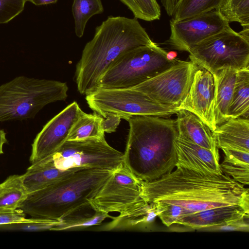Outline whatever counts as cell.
<instances>
[{"label":"cell","mask_w":249,"mask_h":249,"mask_svg":"<svg viewBox=\"0 0 249 249\" xmlns=\"http://www.w3.org/2000/svg\"><path fill=\"white\" fill-rule=\"evenodd\" d=\"M177 55L178 53L176 51H171L168 52H167L166 53V58L170 61H174L177 60Z\"/></svg>","instance_id":"obj_40"},{"label":"cell","mask_w":249,"mask_h":249,"mask_svg":"<svg viewBox=\"0 0 249 249\" xmlns=\"http://www.w3.org/2000/svg\"><path fill=\"white\" fill-rule=\"evenodd\" d=\"M90 206L74 212L59 220L55 231L83 229L99 225L107 218L112 217L108 213L93 211L90 212Z\"/></svg>","instance_id":"obj_25"},{"label":"cell","mask_w":249,"mask_h":249,"mask_svg":"<svg viewBox=\"0 0 249 249\" xmlns=\"http://www.w3.org/2000/svg\"><path fill=\"white\" fill-rule=\"evenodd\" d=\"M153 116H133L124 153V164L139 179L151 181L173 171L177 156L176 120Z\"/></svg>","instance_id":"obj_3"},{"label":"cell","mask_w":249,"mask_h":249,"mask_svg":"<svg viewBox=\"0 0 249 249\" xmlns=\"http://www.w3.org/2000/svg\"><path fill=\"white\" fill-rule=\"evenodd\" d=\"M104 10L101 0H73L72 13L76 36L81 37L89 20L95 15L102 14Z\"/></svg>","instance_id":"obj_26"},{"label":"cell","mask_w":249,"mask_h":249,"mask_svg":"<svg viewBox=\"0 0 249 249\" xmlns=\"http://www.w3.org/2000/svg\"><path fill=\"white\" fill-rule=\"evenodd\" d=\"M27 0H0V24L5 23L19 15Z\"/></svg>","instance_id":"obj_32"},{"label":"cell","mask_w":249,"mask_h":249,"mask_svg":"<svg viewBox=\"0 0 249 249\" xmlns=\"http://www.w3.org/2000/svg\"><path fill=\"white\" fill-rule=\"evenodd\" d=\"M249 66L238 71L232 99L229 106L228 119L244 117L249 119Z\"/></svg>","instance_id":"obj_22"},{"label":"cell","mask_w":249,"mask_h":249,"mask_svg":"<svg viewBox=\"0 0 249 249\" xmlns=\"http://www.w3.org/2000/svg\"><path fill=\"white\" fill-rule=\"evenodd\" d=\"M76 168L65 170L59 169L47 158L32 163L23 174V184L28 194L31 193L47 187Z\"/></svg>","instance_id":"obj_20"},{"label":"cell","mask_w":249,"mask_h":249,"mask_svg":"<svg viewBox=\"0 0 249 249\" xmlns=\"http://www.w3.org/2000/svg\"><path fill=\"white\" fill-rule=\"evenodd\" d=\"M175 145L177 156L176 167L206 174H223L220 167L218 148L208 149L178 135Z\"/></svg>","instance_id":"obj_15"},{"label":"cell","mask_w":249,"mask_h":249,"mask_svg":"<svg viewBox=\"0 0 249 249\" xmlns=\"http://www.w3.org/2000/svg\"><path fill=\"white\" fill-rule=\"evenodd\" d=\"M223 161L231 164L249 166V152L237 149L223 148Z\"/></svg>","instance_id":"obj_35"},{"label":"cell","mask_w":249,"mask_h":249,"mask_svg":"<svg viewBox=\"0 0 249 249\" xmlns=\"http://www.w3.org/2000/svg\"><path fill=\"white\" fill-rule=\"evenodd\" d=\"M218 148L249 152V120L231 118L218 125L213 131Z\"/></svg>","instance_id":"obj_19"},{"label":"cell","mask_w":249,"mask_h":249,"mask_svg":"<svg viewBox=\"0 0 249 249\" xmlns=\"http://www.w3.org/2000/svg\"><path fill=\"white\" fill-rule=\"evenodd\" d=\"M176 167L157 179L141 180V197L148 203L160 201L180 206L190 214L233 205L249 210V188L230 177Z\"/></svg>","instance_id":"obj_1"},{"label":"cell","mask_w":249,"mask_h":249,"mask_svg":"<svg viewBox=\"0 0 249 249\" xmlns=\"http://www.w3.org/2000/svg\"><path fill=\"white\" fill-rule=\"evenodd\" d=\"M249 214H246L219 225L204 228L199 230L213 231L248 232L249 231Z\"/></svg>","instance_id":"obj_31"},{"label":"cell","mask_w":249,"mask_h":249,"mask_svg":"<svg viewBox=\"0 0 249 249\" xmlns=\"http://www.w3.org/2000/svg\"><path fill=\"white\" fill-rule=\"evenodd\" d=\"M182 0H160L167 14L173 17Z\"/></svg>","instance_id":"obj_37"},{"label":"cell","mask_w":249,"mask_h":249,"mask_svg":"<svg viewBox=\"0 0 249 249\" xmlns=\"http://www.w3.org/2000/svg\"><path fill=\"white\" fill-rule=\"evenodd\" d=\"M94 112L102 116L111 113L126 120L133 116H153L168 118L179 109L161 105L144 93L133 89L99 88L86 96Z\"/></svg>","instance_id":"obj_8"},{"label":"cell","mask_w":249,"mask_h":249,"mask_svg":"<svg viewBox=\"0 0 249 249\" xmlns=\"http://www.w3.org/2000/svg\"><path fill=\"white\" fill-rule=\"evenodd\" d=\"M102 117L101 125L104 132L112 133L116 131L120 123L121 118L115 114L106 113Z\"/></svg>","instance_id":"obj_36"},{"label":"cell","mask_w":249,"mask_h":249,"mask_svg":"<svg viewBox=\"0 0 249 249\" xmlns=\"http://www.w3.org/2000/svg\"><path fill=\"white\" fill-rule=\"evenodd\" d=\"M8 141L6 138V133L3 130H0V155L3 153L2 148L5 143H7Z\"/></svg>","instance_id":"obj_38"},{"label":"cell","mask_w":249,"mask_h":249,"mask_svg":"<svg viewBox=\"0 0 249 249\" xmlns=\"http://www.w3.org/2000/svg\"><path fill=\"white\" fill-rule=\"evenodd\" d=\"M188 53L190 61L213 76L223 69L239 71L249 66V40L230 26L203 40Z\"/></svg>","instance_id":"obj_7"},{"label":"cell","mask_w":249,"mask_h":249,"mask_svg":"<svg viewBox=\"0 0 249 249\" xmlns=\"http://www.w3.org/2000/svg\"><path fill=\"white\" fill-rule=\"evenodd\" d=\"M141 180L124 163L110 176L90 201L95 212L109 213L123 212L142 199Z\"/></svg>","instance_id":"obj_11"},{"label":"cell","mask_w":249,"mask_h":249,"mask_svg":"<svg viewBox=\"0 0 249 249\" xmlns=\"http://www.w3.org/2000/svg\"><path fill=\"white\" fill-rule=\"evenodd\" d=\"M84 112L74 101L51 119L34 140L30 157L31 163L54 154L67 140L73 124Z\"/></svg>","instance_id":"obj_13"},{"label":"cell","mask_w":249,"mask_h":249,"mask_svg":"<svg viewBox=\"0 0 249 249\" xmlns=\"http://www.w3.org/2000/svg\"><path fill=\"white\" fill-rule=\"evenodd\" d=\"M159 217L166 226L177 224L178 222L190 213L180 206L163 201H155Z\"/></svg>","instance_id":"obj_30"},{"label":"cell","mask_w":249,"mask_h":249,"mask_svg":"<svg viewBox=\"0 0 249 249\" xmlns=\"http://www.w3.org/2000/svg\"><path fill=\"white\" fill-rule=\"evenodd\" d=\"M176 114L179 137L208 149L218 148L213 132L197 116L183 109H179Z\"/></svg>","instance_id":"obj_16"},{"label":"cell","mask_w":249,"mask_h":249,"mask_svg":"<svg viewBox=\"0 0 249 249\" xmlns=\"http://www.w3.org/2000/svg\"><path fill=\"white\" fill-rule=\"evenodd\" d=\"M158 216L155 204L142 198L120 213L102 229L104 231L128 230L143 228L150 225Z\"/></svg>","instance_id":"obj_17"},{"label":"cell","mask_w":249,"mask_h":249,"mask_svg":"<svg viewBox=\"0 0 249 249\" xmlns=\"http://www.w3.org/2000/svg\"><path fill=\"white\" fill-rule=\"evenodd\" d=\"M33 218H26V214L20 209L15 210L0 209V226L31 222Z\"/></svg>","instance_id":"obj_34"},{"label":"cell","mask_w":249,"mask_h":249,"mask_svg":"<svg viewBox=\"0 0 249 249\" xmlns=\"http://www.w3.org/2000/svg\"><path fill=\"white\" fill-rule=\"evenodd\" d=\"M223 0H182L172 19L178 21L216 10Z\"/></svg>","instance_id":"obj_28"},{"label":"cell","mask_w":249,"mask_h":249,"mask_svg":"<svg viewBox=\"0 0 249 249\" xmlns=\"http://www.w3.org/2000/svg\"><path fill=\"white\" fill-rule=\"evenodd\" d=\"M198 67L191 61L178 59L171 67L131 89L161 105L178 108Z\"/></svg>","instance_id":"obj_10"},{"label":"cell","mask_w":249,"mask_h":249,"mask_svg":"<svg viewBox=\"0 0 249 249\" xmlns=\"http://www.w3.org/2000/svg\"><path fill=\"white\" fill-rule=\"evenodd\" d=\"M36 5L49 4L56 3L58 0H27Z\"/></svg>","instance_id":"obj_39"},{"label":"cell","mask_w":249,"mask_h":249,"mask_svg":"<svg viewBox=\"0 0 249 249\" xmlns=\"http://www.w3.org/2000/svg\"><path fill=\"white\" fill-rule=\"evenodd\" d=\"M170 26L167 43L175 49L189 52L197 44L230 25L213 10L178 21L171 19Z\"/></svg>","instance_id":"obj_12"},{"label":"cell","mask_w":249,"mask_h":249,"mask_svg":"<svg viewBox=\"0 0 249 249\" xmlns=\"http://www.w3.org/2000/svg\"><path fill=\"white\" fill-rule=\"evenodd\" d=\"M132 12L134 18L147 21L159 20L161 16L157 0H120Z\"/></svg>","instance_id":"obj_29"},{"label":"cell","mask_w":249,"mask_h":249,"mask_svg":"<svg viewBox=\"0 0 249 249\" xmlns=\"http://www.w3.org/2000/svg\"><path fill=\"white\" fill-rule=\"evenodd\" d=\"M223 174L244 185L249 184V166L231 164L223 161L220 164Z\"/></svg>","instance_id":"obj_33"},{"label":"cell","mask_w":249,"mask_h":249,"mask_svg":"<svg viewBox=\"0 0 249 249\" xmlns=\"http://www.w3.org/2000/svg\"><path fill=\"white\" fill-rule=\"evenodd\" d=\"M66 83L18 76L0 86V122L34 118L46 105L68 97Z\"/></svg>","instance_id":"obj_5"},{"label":"cell","mask_w":249,"mask_h":249,"mask_svg":"<svg viewBox=\"0 0 249 249\" xmlns=\"http://www.w3.org/2000/svg\"><path fill=\"white\" fill-rule=\"evenodd\" d=\"M228 23L237 22L249 28V0H223L215 10Z\"/></svg>","instance_id":"obj_27"},{"label":"cell","mask_w":249,"mask_h":249,"mask_svg":"<svg viewBox=\"0 0 249 249\" xmlns=\"http://www.w3.org/2000/svg\"><path fill=\"white\" fill-rule=\"evenodd\" d=\"M214 93L213 75L198 66L195 72L190 89L178 108L196 114L213 132L217 126L214 111Z\"/></svg>","instance_id":"obj_14"},{"label":"cell","mask_w":249,"mask_h":249,"mask_svg":"<svg viewBox=\"0 0 249 249\" xmlns=\"http://www.w3.org/2000/svg\"><path fill=\"white\" fill-rule=\"evenodd\" d=\"M28 193L23 184V175H14L0 183V209H18Z\"/></svg>","instance_id":"obj_23"},{"label":"cell","mask_w":249,"mask_h":249,"mask_svg":"<svg viewBox=\"0 0 249 249\" xmlns=\"http://www.w3.org/2000/svg\"><path fill=\"white\" fill-rule=\"evenodd\" d=\"M167 52L154 42L131 50L120 56L104 73L99 88L131 89L175 64Z\"/></svg>","instance_id":"obj_6"},{"label":"cell","mask_w":249,"mask_h":249,"mask_svg":"<svg viewBox=\"0 0 249 249\" xmlns=\"http://www.w3.org/2000/svg\"><path fill=\"white\" fill-rule=\"evenodd\" d=\"M102 117L84 112L73 124L66 141L88 139H105V132L101 125Z\"/></svg>","instance_id":"obj_24"},{"label":"cell","mask_w":249,"mask_h":249,"mask_svg":"<svg viewBox=\"0 0 249 249\" xmlns=\"http://www.w3.org/2000/svg\"><path fill=\"white\" fill-rule=\"evenodd\" d=\"M112 172L76 168L47 187L28 194L18 209L32 218L60 220L74 212L90 206V200Z\"/></svg>","instance_id":"obj_4"},{"label":"cell","mask_w":249,"mask_h":249,"mask_svg":"<svg viewBox=\"0 0 249 249\" xmlns=\"http://www.w3.org/2000/svg\"><path fill=\"white\" fill-rule=\"evenodd\" d=\"M138 19L110 16L96 27L76 66L78 91L87 95L100 87L101 79L122 54L133 49L153 44Z\"/></svg>","instance_id":"obj_2"},{"label":"cell","mask_w":249,"mask_h":249,"mask_svg":"<svg viewBox=\"0 0 249 249\" xmlns=\"http://www.w3.org/2000/svg\"><path fill=\"white\" fill-rule=\"evenodd\" d=\"M246 214H249V210L241 204L220 206L189 214L182 218L177 224L200 230Z\"/></svg>","instance_id":"obj_18"},{"label":"cell","mask_w":249,"mask_h":249,"mask_svg":"<svg viewBox=\"0 0 249 249\" xmlns=\"http://www.w3.org/2000/svg\"><path fill=\"white\" fill-rule=\"evenodd\" d=\"M48 158L62 170L87 167L113 171L124 163V153L109 145L105 138L66 141Z\"/></svg>","instance_id":"obj_9"},{"label":"cell","mask_w":249,"mask_h":249,"mask_svg":"<svg viewBox=\"0 0 249 249\" xmlns=\"http://www.w3.org/2000/svg\"><path fill=\"white\" fill-rule=\"evenodd\" d=\"M238 71L225 69L213 75L215 83L214 111L217 126L228 120L230 105Z\"/></svg>","instance_id":"obj_21"}]
</instances>
